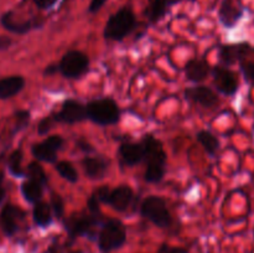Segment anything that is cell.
<instances>
[{"mask_svg":"<svg viewBox=\"0 0 254 253\" xmlns=\"http://www.w3.org/2000/svg\"><path fill=\"white\" fill-rule=\"evenodd\" d=\"M144 150V159L146 160V169L144 179L148 183H159L164 178L166 164V153L163 143L155 136L144 135L141 140Z\"/></svg>","mask_w":254,"mask_h":253,"instance_id":"obj_1","label":"cell"},{"mask_svg":"<svg viewBox=\"0 0 254 253\" xmlns=\"http://www.w3.org/2000/svg\"><path fill=\"white\" fill-rule=\"evenodd\" d=\"M136 17L129 6H123L112 14L103 30L104 39L111 41H123L134 30Z\"/></svg>","mask_w":254,"mask_h":253,"instance_id":"obj_2","label":"cell"},{"mask_svg":"<svg viewBox=\"0 0 254 253\" xmlns=\"http://www.w3.org/2000/svg\"><path fill=\"white\" fill-rule=\"evenodd\" d=\"M87 118L98 126H112L121 121V109L112 98H99L86 106Z\"/></svg>","mask_w":254,"mask_h":253,"instance_id":"obj_3","label":"cell"},{"mask_svg":"<svg viewBox=\"0 0 254 253\" xmlns=\"http://www.w3.org/2000/svg\"><path fill=\"white\" fill-rule=\"evenodd\" d=\"M98 248L102 253H109L123 247L127 241L126 226L122 221L112 218L104 222L98 233Z\"/></svg>","mask_w":254,"mask_h":253,"instance_id":"obj_4","label":"cell"},{"mask_svg":"<svg viewBox=\"0 0 254 253\" xmlns=\"http://www.w3.org/2000/svg\"><path fill=\"white\" fill-rule=\"evenodd\" d=\"M141 215L145 218H148L150 222L158 226L160 228H166L171 225L173 218H171L170 211H169L168 206L164 198L159 197V196H148L144 198L141 202L140 207Z\"/></svg>","mask_w":254,"mask_h":253,"instance_id":"obj_5","label":"cell"},{"mask_svg":"<svg viewBox=\"0 0 254 253\" xmlns=\"http://www.w3.org/2000/svg\"><path fill=\"white\" fill-rule=\"evenodd\" d=\"M89 68V57L77 50L66 52L59 63V71L69 79H77L87 73Z\"/></svg>","mask_w":254,"mask_h":253,"instance_id":"obj_6","label":"cell"},{"mask_svg":"<svg viewBox=\"0 0 254 253\" xmlns=\"http://www.w3.org/2000/svg\"><path fill=\"white\" fill-rule=\"evenodd\" d=\"M99 223L97 213L86 215V213H78L72 215L71 217L64 221V228L68 233L69 240H74L79 236H88L92 232V228Z\"/></svg>","mask_w":254,"mask_h":253,"instance_id":"obj_7","label":"cell"},{"mask_svg":"<svg viewBox=\"0 0 254 253\" xmlns=\"http://www.w3.org/2000/svg\"><path fill=\"white\" fill-rule=\"evenodd\" d=\"M213 82L216 88L225 96H235L240 88V78L237 73L226 66H216L212 68Z\"/></svg>","mask_w":254,"mask_h":253,"instance_id":"obj_8","label":"cell"},{"mask_svg":"<svg viewBox=\"0 0 254 253\" xmlns=\"http://www.w3.org/2000/svg\"><path fill=\"white\" fill-rule=\"evenodd\" d=\"M14 11L9 10V11H5L0 16V24H1V26L9 32H12V34L25 35L31 31V30L40 29L45 24V19L41 16H35L32 19L26 20V21H16L14 19Z\"/></svg>","mask_w":254,"mask_h":253,"instance_id":"obj_9","label":"cell"},{"mask_svg":"<svg viewBox=\"0 0 254 253\" xmlns=\"http://www.w3.org/2000/svg\"><path fill=\"white\" fill-rule=\"evenodd\" d=\"M55 122L64 124H74L87 119L86 106L76 99H67L62 103L60 112L52 116Z\"/></svg>","mask_w":254,"mask_h":253,"instance_id":"obj_10","label":"cell"},{"mask_svg":"<svg viewBox=\"0 0 254 253\" xmlns=\"http://www.w3.org/2000/svg\"><path fill=\"white\" fill-rule=\"evenodd\" d=\"M25 218V212L12 203H5L0 211V228L6 237H12L19 231L20 222Z\"/></svg>","mask_w":254,"mask_h":253,"instance_id":"obj_11","label":"cell"},{"mask_svg":"<svg viewBox=\"0 0 254 253\" xmlns=\"http://www.w3.org/2000/svg\"><path fill=\"white\" fill-rule=\"evenodd\" d=\"M64 145V139L60 135H50L40 143L32 145L31 153L37 160L55 163L57 159V151Z\"/></svg>","mask_w":254,"mask_h":253,"instance_id":"obj_12","label":"cell"},{"mask_svg":"<svg viewBox=\"0 0 254 253\" xmlns=\"http://www.w3.org/2000/svg\"><path fill=\"white\" fill-rule=\"evenodd\" d=\"M254 49L250 42H238V44H227L222 45L220 49V61L222 66H231L236 62L243 61L246 57L253 52Z\"/></svg>","mask_w":254,"mask_h":253,"instance_id":"obj_13","label":"cell"},{"mask_svg":"<svg viewBox=\"0 0 254 253\" xmlns=\"http://www.w3.org/2000/svg\"><path fill=\"white\" fill-rule=\"evenodd\" d=\"M185 97L189 101L196 104H200L203 108H215L220 103L217 93L210 87L206 86H195L190 87L185 91Z\"/></svg>","mask_w":254,"mask_h":253,"instance_id":"obj_14","label":"cell"},{"mask_svg":"<svg viewBox=\"0 0 254 253\" xmlns=\"http://www.w3.org/2000/svg\"><path fill=\"white\" fill-rule=\"evenodd\" d=\"M243 16V9L232 0H223L218 10V17L221 24L227 29H232L238 24Z\"/></svg>","mask_w":254,"mask_h":253,"instance_id":"obj_15","label":"cell"},{"mask_svg":"<svg viewBox=\"0 0 254 253\" xmlns=\"http://www.w3.org/2000/svg\"><path fill=\"white\" fill-rule=\"evenodd\" d=\"M133 197L134 192L130 186L121 185L111 191L108 203L114 210L119 211V212H123V211H126L130 206Z\"/></svg>","mask_w":254,"mask_h":253,"instance_id":"obj_16","label":"cell"},{"mask_svg":"<svg viewBox=\"0 0 254 253\" xmlns=\"http://www.w3.org/2000/svg\"><path fill=\"white\" fill-rule=\"evenodd\" d=\"M84 174L92 180L103 179L108 170V160L103 156H86L82 161Z\"/></svg>","mask_w":254,"mask_h":253,"instance_id":"obj_17","label":"cell"},{"mask_svg":"<svg viewBox=\"0 0 254 253\" xmlns=\"http://www.w3.org/2000/svg\"><path fill=\"white\" fill-rule=\"evenodd\" d=\"M180 1H183V0H148V5L144 10V15L150 22H158L159 20L165 16V14L173 5Z\"/></svg>","mask_w":254,"mask_h":253,"instance_id":"obj_18","label":"cell"},{"mask_svg":"<svg viewBox=\"0 0 254 253\" xmlns=\"http://www.w3.org/2000/svg\"><path fill=\"white\" fill-rule=\"evenodd\" d=\"M210 72L211 67L206 60L192 59L186 62L185 64L186 77H188L189 81L195 82V83L205 81L208 74H210Z\"/></svg>","mask_w":254,"mask_h":253,"instance_id":"obj_19","label":"cell"},{"mask_svg":"<svg viewBox=\"0 0 254 253\" xmlns=\"http://www.w3.org/2000/svg\"><path fill=\"white\" fill-rule=\"evenodd\" d=\"M25 78L19 74L0 78V99H9L24 89Z\"/></svg>","mask_w":254,"mask_h":253,"instance_id":"obj_20","label":"cell"},{"mask_svg":"<svg viewBox=\"0 0 254 253\" xmlns=\"http://www.w3.org/2000/svg\"><path fill=\"white\" fill-rule=\"evenodd\" d=\"M119 155L128 166L136 165L144 159V150L141 143H131V141L122 143L119 146Z\"/></svg>","mask_w":254,"mask_h":253,"instance_id":"obj_21","label":"cell"},{"mask_svg":"<svg viewBox=\"0 0 254 253\" xmlns=\"http://www.w3.org/2000/svg\"><path fill=\"white\" fill-rule=\"evenodd\" d=\"M32 218H34L35 225L39 227H49L52 222L51 206L45 201L36 202L32 210Z\"/></svg>","mask_w":254,"mask_h":253,"instance_id":"obj_22","label":"cell"},{"mask_svg":"<svg viewBox=\"0 0 254 253\" xmlns=\"http://www.w3.org/2000/svg\"><path fill=\"white\" fill-rule=\"evenodd\" d=\"M21 193L27 202L36 203L41 201L42 193H44V186L37 183V181L29 179V180L24 181L21 184Z\"/></svg>","mask_w":254,"mask_h":253,"instance_id":"obj_23","label":"cell"},{"mask_svg":"<svg viewBox=\"0 0 254 253\" xmlns=\"http://www.w3.org/2000/svg\"><path fill=\"white\" fill-rule=\"evenodd\" d=\"M196 139L202 145V148L205 149V151L208 155H215L218 151V149H220V139L215 134L211 133L210 130L198 131Z\"/></svg>","mask_w":254,"mask_h":253,"instance_id":"obj_24","label":"cell"},{"mask_svg":"<svg viewBox=\"0 0 254 253\" xmlns=\"http://www.w3.org/2000/svg\"><path fill=\"white\" fill-rule=\"evenodd\" d=\"M22 161V150L21 149H16L10 154L9 159H7V168H9L10 174L15 178H22L26 175L21 166Z\"/></svg>","mask_w":254,"mask_h":253,"instance_id":"obj_25","label":"cell"},{"mask_svg":"<svg viewBox=\"0 0 254 253\" xmlns=\"http://www.w3.org/2000/svg\"><path fill=\"white\" fill-rule=\"evenodd\" d=\"M56 171L64 179V180L69 181V183H77L78 181V173L74 169V166L72 165V163L66 160H62L56 163L55 165Z\"/></svg>","mask_w":254,"mask_h":253,"instance_id":"obj_26","label":"cell"},{"mask_svg":"<svg viewBox=\"0 0 254 253\" xmlns=\"http://www.w3.org/2000/svg\"><path fill=\"white\" fill-rule=\"evenodd\" d=\"M26 175L29 176V179H31V180L37 181L39 184H41L42 186L47 185V183H49L46 173H45L44 168L40 165L39 161H31V163L29 164Z\"/></svg>","mask_w":254,"mask_h":253,"instance_id":"obj_27","label":"cell"},{"mask_svg":"<svg viewBox=\"0 0 254 253\" xmlns=\"http://www.w3.org/2000/svg\"><path fill=\"white\" fill-rule=\"evenodd\" d=\"M15 130L19 131L22 130V129L26 128L30 123V118H31V114H30L29 111H17L15 112Z\"/></svg>","mask_w":254,"mask_h":253,"instance_id":"obj_28","label":"cell"},{"mask_svg":"<svg viewBox=\"0 0 254 253\" xmlns=\"http://www.w3.org/2000/svg\"><path fill=\"white\" fill-rule=\"evenodd\" d=\"M241 72L246 82L254 87V61H248V60L241 61Z\"/></svg>","mask_w":254,"mask_h":253,"instance_id":"obj_29","label":"cell"},{"mask_svg":"<svg viewBox=\"0 0 254 253\" xmlns=\"http://www.w3.org/2000/svg\"><path fill=\"white\" fill-rule=\"evenodd\" d=\"M111 189L108 188L107 185H102L99 186L98 189H96V190L93 191V193H92V197L94 198V200L97 201V202L99 203H108V200H109V196H111Z\"/></svg>","mask_w":254,"mask_h":253,"instance_id":"obj_30","label":"cell"},{"mask_svg":"<svg viewBox=\"0 0 254 253\" xmlns=\"http://www.w3.org/2000/svg\"><path fill=\"white\" fill-rule=\"evenodd\" d=\"M50 206H51L52 211H54L55 216H56L57 218H61L62 216H64V203L59 193H54V195L51 196V205Z\"/></svg>","mask_w":254,"mask_h":253,"instance_id":"obj_31","label":"cell"},{"mask_svg":"<svg viewBox=\"0 0 254 253\" xmlns=\"http://www.w3.org/2000/svg\"><path fill=\"white\" fill-rule=\"evenodd\" d=\"M55 121L52 117H45L41 121L39 122V126H37V133L40 135H46L50 130L52 129V126H54Z\"/></svg>","mask_w":254,"mask_h":253,"instance_id":"obj_32","label":"cell"},{"mask_svg":"<svg viewBox=\"0 0 254 253\" xmlns=\"http://www.w3.org/2000/svg\"><path fill=\"white\" fill-rule=\"evenodd\" d=\"M57 1H59V0H32L35 6L40 10L51 9V7H54L55 5H56Z\"/></svg>","mask_w":254,"mask_h":253,"instance_id":"obj_33","label":"cell"},{"mask_svg":"<svg viewBox=\"0 0 254 253\" xmlns=\"http://www.w3.org/2000/svg\"><path fill=\"white\" fill-rule=\"evenodd\" d=\"M107 0H91L88 5V12L89 14H96L104 6Z\"/></svg>","mask_w":254,"mask_h":253,"instance_id":"obj_34","label":"cell"},{"mask_svg":"<svg viewBox=\"0 0 254 253\" xmlns=\"http://www.w3.org/2000/svg\"><path fill=\"white\" fill-rule=\"evenodd\" d=\"M158 253H186V250H184V248L171 247L169 245H163L159 248Z\"/></svg>","mask_w":254,"mask_h":253,"instance_id":"obj_35","label":"cell"},{"mask_svg":"<svg viewBox=\"0 0 254 253\" xmlns=\"http://www.w3.org/2000/svg\"><path fill=\"white\" fill-rule=\"evenodd\" d=\"M12 44L11 37L5 36V35H0V51H6Z\"/></svg>","mask_w":254,"mask_h":253,"instance_id":"obj_36","label":"cell"},{"mask_svg":"<svg viewBox=\"0 0 254 253\" xmlns=\"http://www.w3.org/2000/svg\"><path fill=\"white\" fill-rule=\"evenodd\" d=\"M59 71V64L57 63H52L50 64V66H47L46 68H45L44 71V74L45 76H54L55 73H57Z\"/></svg>","mask_w":254,"mask_h":253,"instance_id":"obj_37","label":"cell"},{"mask_svg":"<svg viewBox=\"0 0 254 253\" xmlns=\"http://www.w3.org/2000/svg\"><path fill=\"white\" fill-rule=\"evenodd\" d=\"M47 253H64V251H62V248L60 247L59 245H52L51 247L47 250Z\"/></svg>","mask_w":254,"mask_h":253,"instance_id":"obj_38","label":"cell"},{"mask_svg":"<svg viewBox=\"0 0 254 253\" xmlns=\"http://www.w3.org/2000/svg\"><path fill=\"white\" fill-rule=\"evenodd\" d=\"M2 179H4V175H2V173H0V203H1V201L4 200L5 197V189L2 188Z\"/></svg>","mask_w":254,"mask_h":253,"instance_id":"obj_39","label":"cell"},{"mask_svg":"<svg viewBox=\"0 0 254 253\" xmlns=\"http://www.w3.org/2000/svg\"><path fill=\"white\" fill-rule=\"evenodd\" d=\"M253 128H254V126H253Z\"/></svg>","mask_w":254,"mask_h":253,"instance_id":"obj_40","label":"cell"}]
</instances>
